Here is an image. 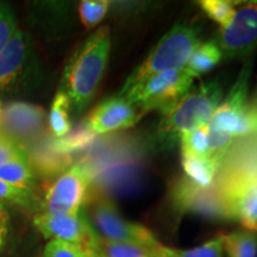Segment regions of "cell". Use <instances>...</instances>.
<instances>
[{
	"label": "cell",
	"instance_id": "cell-27",
	"mask_svg": "<svg viewBox=\"0 0 257 257\" xmlns=\"http://www.w3.org/2000/svg\"><path fill=\"white\" fill-rule=\"evenodd\" d=\"M32 197H34L32 192L12 187L0 180V201L5 202V204L11 202L17 206L29 208L32 205Z\"/></svg>",
	"mask_w": 257,
	"mask_h": 257
},
{
	"label": "cell",
	"instance_id": "cell-32",
	"mask_svg": "<svg viewBox=\"0 0 257 257\" xmlns=\"http://www.w3.org/2000/svg\"><path fill=\"white\" fill-rule=\"evenodd\" d=\"M255 100H257V99H255Z\"/></svg>",
	"mask_w": 257,
	"mask_h": 257
},
{
	"label": "cell",
	"instance_id": "cell-23",
	"mask_svg": "<svg viewBox=\"0 0 257 257\" xmlns=\"http://www.w3.org/2000/svg\"><path fill=\"white\" fill-rule=\"evenodd\" d=\"M181 144V155L189 157L211 156L207 126L187 131L179 137Z\"/></svg>",
	"mask_w": 257,
	"mask_h": 257
},
{
	"label": "cell",
	"instance_id": "cell-10",
	"mask_svg": "<svg viewBox=\"0 0 257 257\" xmlns=\"http://www.w3.org/2000/svg\"><path fill=\"white\" fill-rule=\"evenodd\" d=\"M35 227L46 239H61L78 244L89 250L94 248L99 236L82 210L66 217H53L38 213L34 217Z\"/></svg>",
	"mask_w": 257,
	"mask_h": 257
},
{
	"label": "cell",
	"instance_id": "cell-30",
	"mask_svg": "<svg viewBox=\"0 0 257 257\" xmlns=\"http://www.w3.org/2000/svg\"><path fill=\"white\" fill-rule=\"evenodd\" d=\"M10 223L11 218L5 202L0 201V253L4 250L6 243H8L10 233Z\"/></svg>",
	"mask_w": 257,
	"mask_h": 257
},
{
	"label": "cell",
	"instance_id": "cell-26",
	"mask_svg": "<svg viewBox=\"0 0 257 257\" xmlns=\"http://www.w3.org/2000/svg\"><path fill=\"white\" fill-rule=\"evenodd\" d=\"M43 257H95L92 250L61 239H49L43 250Z\"/></svg>",
	"mask_w": 257,
	"mask_h": 257
},
{
	"label": "cell",
	"instance_id": "cell-22",
	"mask_svg": "<svg viewBox=\"0 0 257 257\" xmlns=\"http://www.w3.org/2000/svg\"><path fill=\"white\" fill-rule=\"evenodd\" d=\"M161 255L162 257H224L223 233L192 249L169 248L162 244Z\"/></svg>",
	"mask_w": 257,
	"mask_h": 257
},
{
	"label": "cell",
	"instance_id": "cell-2",
	"mask_svg": "<svg viewBox=\"0 0 257 257\" xmlns=\"http://www.w3.org/2000/svg\"><path fill=\"white\" fill-rule=\"evenodd\" d=\"M251 72L252 60H248L206 125L211 156L220 161L234 142L257 135V100L249 101Z\"/></svg>",
	"mask_w": 257,
	"mask_h": 257
},
{
	"label": "cell",
	"instance_id": "cell-3",
	"mask_svg": "<svg viewBox=\"0 0 257 257\" xmlns=\"http://www.w3.org/2000/svg\"><path fill=\"white\" fill-rule=\"evenodd\" d=\"M110 51V28L102 25L83 42L66 64L61 91L68 96L75 113H81L95 96L107 68Z\"/></svg>",
	"mask_w": 257,
	"mask_h": 257
},
{
	"label": "cell",
	"instance_id": "cell-1",
	"mask_svg": "<svg viewBox=\"0 0 257 257\" xmlns=\"http://www.w3.org/2000/svg\"><path fill=\"white\" fill-rule=\"evenodd\" d=\"M210 189V218L257 231V135L233 143Z\"/></svg>",
	"mask_w": 257,
	"mask_h": 257
},
{
	"label": "cell",
	"instance_id": "cell-11",
	"mask_svg": "<svg viewBox=\"0 0 257 257\" xmlns=\"http://www.w3.org/2000/svg\"><path fill=\"white\" fill-rule=\"evenodd\" d=\"M143 115L136 106L123 96L117 95L100 102L88 114L83 124L94 135H104L133 127Z\"/></svg>",
	"mask_w": 257,
	"mask_h": 257
},
{
	"label": "cell",
	"instance_id": "cell-16",
	"mask_svg": "<svg viewBox=\"0 0 257 257\" xmlns=\"http://www.w3.org/2000/svg\"><path fill=\"white\" fill-rule=\"evenodd\" d=\"M221 60L223 55L214 41L200 43L192 53L184 69L195 80L216 68Z\"/></svg>",
	"mask_w": 257,
	"mask_h": 257
},
{
	"label": "cell",
	"instance_id": "cell-13",
	"mask_svg": "<svg viewBox=\"0 0 257 257\" xmlns=\"http://www.w3.org/2000/svg\"><path fill=\"white\" fill-rule=\"evenodd\" d=\"M28 47L23 32L17 30L0 53V89L8 87L18 75L27 57Z\"/></svg>",
	"mask_w": 257,
	"mask_h": 257
},
{
	"label": "cell",
	"instance_id": "cell-21",
	"mask_svg": "<svg viewBox=\"0 0 257 257\" xmlns=\"http://www.w3.org/2000/svg\"><path fill=\"white\" fill-rule=\"evenodd\" d=\"M35 166H36V173L38 172L42 175L51 178L53 175H60L64 170L68 169L72 166V160L70 155L54 150L49 143L47 148L37 150Z\"/></svg>",
	"mask_w": 257,
	"mask_h": 257
},
{
	"label": "cell",
	"instance_id": "cell-14",
	"mask_svg": "<svg viewBox=\"0 0 257 257\" xmlns=\"http://www.w3.org/2000/svg\"><path fill=\"white\" fill-rule=\"evenodd\" d=\"M221 161L216 157L182 156L181 165L185 178L199 188L208 189L214 184Z\"/></svg>",
	"mask_w": 257,
	"mask_h": 257
},
{
	"label": "cell",
	"instance_id": "cell-4",
	"mask_svg": "<svg viewBox=\"0 0 257 257\" xmlns=\"http://www.w3.org/2000/svg\"><path fill=\"white\" fill-rule=\"evenodd\" d=\"M223 85L218 80L200 82L163 113L157 134L165 140H179L184 133L206 126L223 100Z\"/></svg>",
	"mask_w": 257,
	"mask_h": 257
},
{
	"label": "cell",
	"instance_id": "cell-29",
	"mask_svg": "<svg viewBox=\"0 0 257 257\" xmlns=\"http://www.w3.org/2000/svg\"><path fill=\"white\" fill-rule=\"evenodd\" d=\"M16 29V18L9 6L0 4V53L14 37Z\"/></svg>",
	"mask_w": 257,
	"mask_h": 257
},
{
	"label": "cell",
	"instance_id": "cell-8",
	"mask_svg": "<svg viewBox=\"0 0 257 257\" xmlns=\"http://www.w3.org/2000/svg\"><path fill=\"white\" fill-rule=\"evenodd\" d=\"M88 219L102 239L141 246L161 244L148 227L125 219L113 202L105 197H99L93 201Z\"/></svg>",
	"mask_w": 257,
	"mask_h": 257
},
{
	"label": "cell",
	"instance_id": "cell-6",
	"mask_svg": "<svg viewBox=\"0 0 257 257\" xmlns=\"http://www.w3.org/2000/svg\"><path fill=\"white\" fill-rule=\"evenodd\" d=\"M194 79L185 69L150 76L126 92L118 94L146 114L149 111L166 113L191 89Z\"/></svg>",
	"mask_w": 257,
	"mask_h": 257
},
{
	"label": "cell",
	"instance_id": "cell-20",
	"mask_svg": "<svg viewBox=\"0 0 257 257\" xmlns=\"http://www.w3.org/2000/svg\"><path fill=\"white\" fill-rule=\"evenodd\" d=\"M70 101L64 93L61 91L56 93L49 113V128L54 138L63 137L72 130L69 111Z\"/></svg>",
	"mask_w": 257,
	"mask_h": 257
},
{
	"label": "cell",
	"instance_id": "cell-25",
	"mask_svg": "<svg viewBox=\"0 0 257 257\" xmlns=\"http://www.w3.org/2000/svg\"><path fill=\"white\" fill-rule=\"evenodd\" d=\"M110 9L106 0H83L79 5L80 21L86 29H93L105 18Z\"/></svg>",
	"mask_w": 257,
	"mask_h": 257
},
{
	"label": "cell",
	"instance_id": "cell-17",
	"mask_svg": "<svg viewBox=\"0 0 257 257\" xmlns=\"http://www.w3.org/2000/svg\"><path fill=\"white\" fill-rule=\"evenodd\" d=\"M161 245L162 244L157 246H141L110 242L99 237L93 248V253L95 257H162Z\"/></svg>",
	"mask_w": 257,
	"mask_h": 257
},
{
	"label": "cell",
	"instance_id": "cell-5",
	"mask_svg": "<svg viewBox=\"0 0 257 257\" xmlns=\"http://www.w3.org/2000/svg\"><path fill=\"white\" fill-rule=\"evenodd\" d=\"M200 43L199 31L193 25L176 24L161 37L146 60L128 75L119 94L156 74L182 70Z\"/></svg>",
	"mask_w": 257,
	"mask_h": 257
},
{
	"label": "cell",
	"instance_id": "cell-9",
	"mask_svg": "<svg viewBox=\"0 0 257 257\" xmlns=\"http://www.w3.org/2000/svg\"><path fill=\"white\" fill-rule=\"evenodd\" d=\"M214 43L223 60H243L257 48V2H237L231 21L219 28Z\"/></svg>",
	"mask_w": 257,
	"mask_h": 257
},
{
	"label": "cell",
	"instance_id": "cell-24",
	"mask_svg": "<svg viewBox=\"0 0 257 257\" xmlns=\"http://www.w3.org/2000/svg\"><path fill=\"white\" fill-rule=\"evenodd\" d=\"M200 9L211 21L224 28L232 18L237 2L230 0H202L198 3Z\"/></svg>",
	"mask_w": 257,
	"mask_h": 257
},
{
	"label": "cell",
	"instance_id": "cell-28",
	"mask_svg": "<svg viewBox=\"0 0 257 257\" xmlns=\"http://www.w3.org/2000/svg\"><path fill=\"white\" fill-rule=\"evenodd\" d=\"M28 155L27 150L19 142L0 131V167Z\"/></svg>",
	"mask_w": 257,
	"mask_h": 257
},
{
	"label": "cell",
	"instance_id": "cell-18",
	"mask_svg": "<svg viewBox=\"0 0 257 257\" xmlns=\"http://www.w3.org/2000/svg\"><path fill=\"white\" fill-rule=\"evenodd\" d=\"M223 237L226 257H257V231L242 227Z\"/></svg>",
	"mask_w": 257,
	"mask_h": 257
},
{
	"label": "cell",
	"instance_id": "cell-15",
	"mask_svg": "<svg viewBox=\"0 0 257 257\" xmlns=\"http://www.w3.org/2000/svg\"><path fill=\"white\" fill-rule=\"evenodd\" d=\"M0 180L12 187L34 193L37 173L28 155L0 167Z\"/></svg>",
	"mask_w": 257,
	"mask_h": 257
},
{
	"label": "cell",
	"instance_id": "cell-7",
	"mask_svg": "<svg viewBox=\"0 0 257 257\" xmlns=\"http://www.w3.org/2000/svg\"><path fill=\"white\" fill-rule=\"evenodd\" d=\"M93 172L87 163L80 161L57 175L48 185L42 198V212L53 217L79 213L87 198Z\"/></svg>",
	"mask_w": 257,
	"mask_h": 257
},
{
	"label": "cell",
	"instance_id": "cell-12",
	"mask_svg": "<svg viewBox=\"0 0 257 257\" xmlns=\"http://www.w3.org/2000/svg\"><path fill=\"white\" fill-rule=\"evenodd\" d=\"M46 112L40 106L28 102H10L0 113V126L9 137L18 140H29L37 136L43 127Z\"/></svg>",
	"mask_w": 257,
	"mask_h": 257
},
{
	"label": "cell",
	"instance_id": "cell-19",
	"mask_svg": "<svg viewBox=\"0 0 257 257\" xmlns=\"http://www.w3.org/2000/svg\"><path fill=\"white\" fill-rule=\"evenodd\" d=\"M95 136L96 135L93 134L85 124H82L78 128H74V130L72 128L63 137H53V140H50L49 143L51 148L54 150H56V152L66 154V155H70V154L88 148L94 142Z\"/></svg>",
	"mask_w": 257,
	"mask_h": 257
},
{
	"label": "cell",
	"instance_id": "cell-31",
	"mask_svg": "<svg viewBox=\"0 0 257 257\" xmlns=\"http://www.w3.org/2000/svg\"><path fill=\"white\" fill-rule=\"evenodd\" d=\"M0 113H2V105H0Z\"/></svg>",
	"mask_w": 257,
	"mask_h": 257
}]
</instances>
